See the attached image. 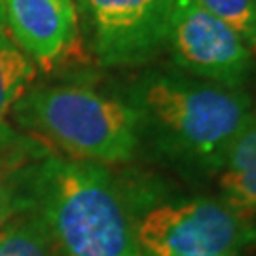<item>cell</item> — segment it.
I'll list each match as a JSON object with an SVG mask.
<instances>
[{"label": "cell", "instance_id": "cell-1", "mask_svg": "<svg viewBox=\"0 0 256 256\" xmlns=\"http://www.w3.org/2000/svg\"><path fill=\"white\" fill-rule=\"evenodd\" d=\"M16 171L18 209L36 212L63 256H142L135 220L101 165L50 156Z\"/></svg>", "mask_w": 256, "mask_h": 256}, {"label": "cell", "instance_id": "cell-2", "mask_svg": "<svg viewBox=\"0 0 256 256\" xmlns=\"http://www.w3.org/2000/svg\"><path fill=\"white\" fill-rule=\"evenodd\" d=\"M129 104L138 131H146L165 156L202 173H218L252 112L243 90L156 72L138 80Z\"/></svg>", "mask_w": 256, "mask_h": 256}, {"label": "cell", "instance_id": "cell-3", "mask_svg": "<svg viewBox=\"0 0 256 256\" xmlns=\"http://www.w3.org/2000/svg\"><path fill=\"white\" fill-rule=\"evenodd\" d=\"M14 116L74 160L97 165L129 160L140 137L131 104L78 86L27 93L16 102Z\"/></svg>", "mask_w": 256, "mask_h": 256}, {"label": "cell", "instance_id": "cell-4", "mask_svg": "<svg viewBox=\"0 0 256 256\" xmlns=\"http://www.w3.org/2000/svg\"><path fill=\"white\" fill-rule=\"evenodd\" d=\"M135 228L146 256L241 254L256 243L250 218L216 198L154 207L135 222Z\"/></svg>", "mask_w": 256, "mask_h": 256}, {"label": "cell", "instance_id": "cell-5", "mask_svg": "<svg viewBox=\"0 0 256 256\" xmlns=\"http://www.w3.org/2000/svg\"><path fill=\"white\" fill-rule=\"evenodd\" d=\"M167 44L176 66L205 82L243 90L254 72L252 50L196 0H174Z\"/></svg>", "mask_w": 256, "mask_h": 256}, {"label": "cell", "instance_id": "cell-6", "mask_svg": "<svg viewBox=\"0 0 256 256\" xmlns=\"http://www.w3.org/2000/svg\"><path fill=\"white\" fill-rule=\"evenodd\" d=\"M78 6L106 66L144 63L167 44L174 0H78Z\"/></svg>", "mask_w": 256, "mask_h": 256}, {"label": "cell", "instance_id": "cell-7", "mask_svg": "<svg viewBox=\"0 0 256 256\" xmlns=\"http://www.w3.org/2000/svg\"><path fill=\"white\" fill-rule=\"evenodd\" d=\"M0 30L34 61L54 63L76 38L72 0H0Z\"/></svg>", "mask_w": 256, "mask_h": 256}, {"label": "cell", "instance_id": "cell-8", "mask_svg": "<svg viewBox=\"0 0 256 256\" xmlns=\"http://www.w3.org/2000/svg\"><path fill=\"white\" fill-rule=\"evenodd\" d=\"M220 200L243 212H256V108L232 140L218 171Z\"/></svg>", "mask_w": 256, "mask_h": 256}, {"label": "cell", "instance_id": "cell-9", "mask_svg": "<svg viewBox=\"0 0 256 256\" xmlns=\"http://www.w3.org/2000/svg\"><path fill=\"white\" fill-rule=\"evenodd\" d=\"M34 72V63L0 30V154L18 140L6 118L23 97Z\"/></svg>", "mask_w": 256, "mask_h": 256}, {"label": "cell", "instance_id": "cell-10", "mask_svg": "<svg viewBox=\"0 0 256 256\" xmlns=\"http://www.w3.org/2000/svg\"><path fill=\"white\" fill-rule=\"evenodd\" d=\"M0 256H63L36 212L19 209L0 226Z\"/></svg>", "mask_w": 256, "mask_h": 256}, {"label": "cell", "instance_id": "cell-11", "mask_svg": "<svg viewBox=\"0 0 256 256\" xmlns=\"http://www.w3.org/2000/svg\"><path fill=\"white\" fill-rule=\"evenodd\" d=\"M232 27L250 50H256V0H196Z\"/></svg>", "mask_w": 256, "mask_h": 256}, {"label": "cell", "instance_id": "cell-12", "mask_svg": "<svg viewBox=\"0 0 256 256\" xmlns=\"http://www.w3.org/2000/svg\"><path fill=\"white\" fill-rule=\"evenodd\" d=\"M18 202H16V194L12 180L8 178V173L0 171V226L18 212Z\"/></svg>", "mask_w": 256, "mask_h": 256}, {"label": "cell", "instance_id": "cell-13", "mask_svg": "<svg viewBox=\"0 0 256 256\" xmlns=\"http://www.w3.org/2000/svg\"><path fill=\"white\" fill-rule=\"evenodd\" d=\"M188 256H241V254H188Z\"/></svg>", "mask_w": 256, "mask_h": 256}]
</instances>
